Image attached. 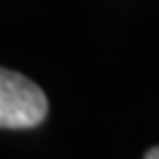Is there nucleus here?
Returning a JSON list of instances; mask_svg holds the SVG:
<instances>
[{
    "label": "nucleus",
    "instance_id": "f03ea898",
    "mask_svg": "<svg viewBox=\"0 0 159 159\" xmlns=\"http://www.w3.org/2000/svg\"><path fill=\"white\" fill-rule=\"evenodd\" d=\"M144 157H146V159H159V146H152V148H148V150L144 152Z\"/></svg>",
    "mask_w": 159,
    "mask_h": 159
},
{
    "label": "nucleus",
    "instance_id": "f257e3e1",
    "mask_svg": "<svg viewBox=\"0 0 159 159\" xmlns=\"http://www.w3.org/2000/svg\"><path fill=\"white\" fill-rule=\"evenodd\" d=\"M49 113L47 95L22 73L0 66V128L25 130L44 122Z\"/></svg>",
    "mask_w": 159,
    "mask_h": 159
}]
</instances>
